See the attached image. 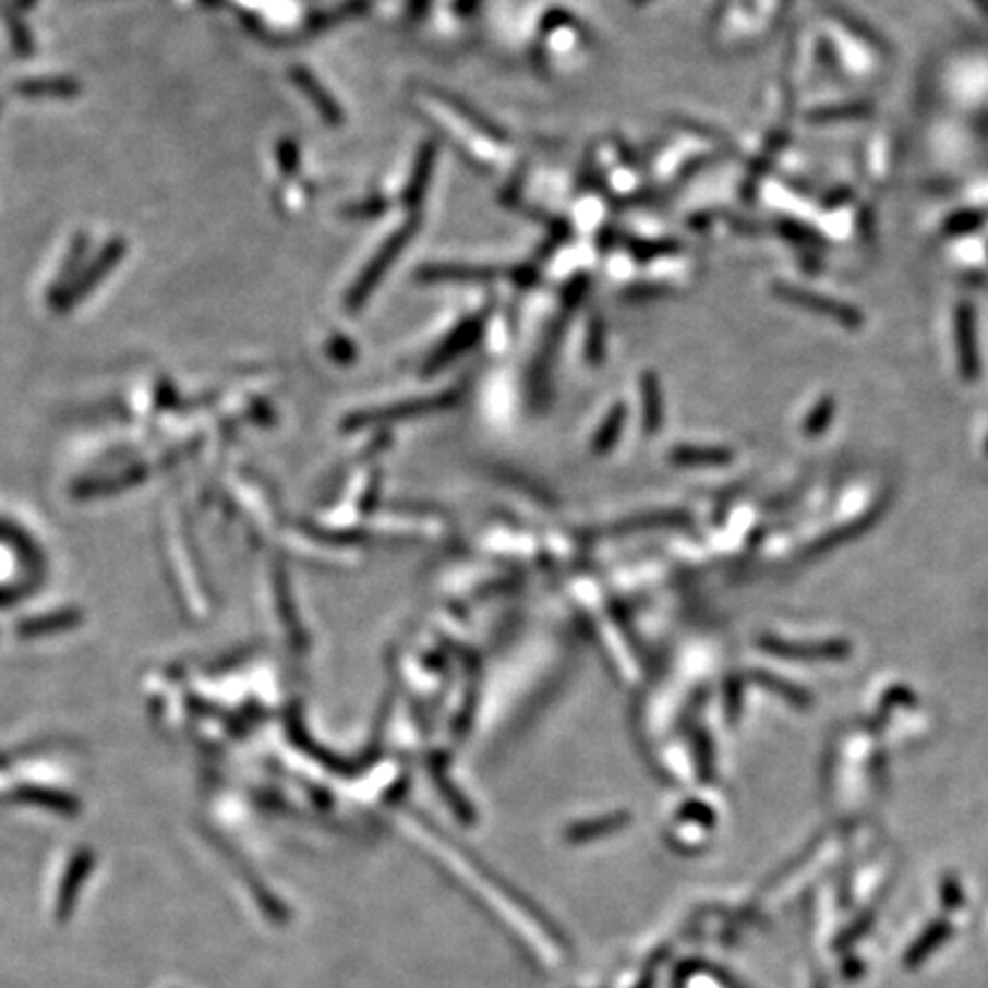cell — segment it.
I'll return each mask as SVG.
<instances>
[{
  "label": "cell",
  "mask_w": 988,
  "mask_h": 988,
  "mask_svg": "<svg viewBox=\"0 0 988 988\" xmlns=\"http://www.w3.org/2000/svg\"><path fill=\"white\" fill-rule=\"evenodd\" d=\"M586 287H588L586 277H577V279L570 281V287H566V296H563V300H566L568 308H575V304L583 298Z\"/></svg>",
  "instance_id": "10"
},
{
  "label": "cell",
  "mask_w": 988,
  "mask_h": 988,
  "mask_svg": "<svg viewBox=\"0 0 988 988\" xmlns=\"http://www.w3.org/2000/svg\"><path fill=\"white\" fill-rule=\"evenodd\" d=\"M497 277V270L494 268H481V266H456V264H433V266H423L417 273V279L421 281H485Z\"/></svg>",
  "instance_id": "3"
},
{
  "label": "cell",
  "mask_w": 988,
  "mask_h": 988,
  "mask_svg": "<svg viewBox=\"0 0 988 988\" xmlns=\"http://www.w3.org/2000/svg\"><path fill=\"white\" fill-rule=\"evenodd\" d=\"M481 325H483L481 318H479V321L474 318V321L465 323V325L458 329V333H456L449 341H446V346L442 348V352L437 356V362L444 360V358L456 356V352H460L462 348H467L474 339H479V335H481Z\"/></svg>",
  "instance_id": "7"
},
{
  "label": "cell",
  "mask_w": 988,
  "mask_h": 988,
  "mask_svg": "<svg viewBox=\"0 0 988 988\" xmlns=\"http://www.w3.org/2000/svg\"><path fill=\"white\" fill-rule=\"evenodd\" d=\"M279 156H281V168H285L287 172H291V170L296 172V162H298L296 145H281Z\"/></svg>",
  "instance_id": "11"
},
{
  "label": "cell",
  "mask_w": 988,
  "mask_h": 988,
  "mask_svg": "<svg viewBox=\"0 0 988 988\" xmlns=\"http://www.w3.org/2000/svg\"><path fill=\"white\" fill-rule=\"evenodd\" d=\"M756 675V682L760 687L773 691V694H779L783 700H787L790 704H794V708H810L812 704V696L808 691H804L802 687H796L792 685V682H785L781 679L779 675H773V673H764V671H756L752 673Z\"/></svg>",
  "instance_id": "6"
},
{
  "label": "cell",
  "mask_w": 988,
  "mask_h": 988,
  "mask_svg": "<svg viewBox=\"0 0 988 988\" xmlns=\"http://www.w3.org/2000/svg\"><path fill=\"white\" fill-rule=\"evenodd\" d=\"M383 208H385L383 202H369V204H364V206H360V208H358V206L348 208L346 214H348V216H364V214H366V216H375V214H381Z\"/></svg>",
  "instance_id": "12"
},
{
  "label": "cell",
  "mask_w": 988,
  "mask_h": 988,
  "mask_svg": "<svg viewBox=\"0 0 988 988\" xmlns=\"http://www.w3.org/2000/svg\"><path fill=\"white\" fill-rule=\"evenodd\" d=\"M673 248H675L673 243H634L631 252L637 254V258H652V256L668 252Z\"/></svg>",
  "instance_id": "9"
},
{
  "label": "cell",
  "mask_w": 988,
  "mask_h": 988,
  "mask_svg": "<svg viewBox=\"0 0 988 988\" xmlns=\"http://www.w3.org/2000/svg\"><path fill=\"white\" fill-rule=\"evenodd\" d=\"M831 417H833V403L831 401H821V406L810 414V419L806 421V435L810 437H817L821 435L823 431L829 429V423H831Z\"/></svg>",
  "instance_id": "8"
},
{
  "label": "cell",
  "mask_w": 988,
  "mask_h": 988,
  "mask_svg": "<svg viewBox=\"0 0 988 988\" xmlns=\"http://www.w3.org/2000/svg\"><path fill=\"white\" fill-rule=\"evenodd\" d=\"M291 79L300 85V89L308 94L310 101L318 108V112L325 117L327 122H333V124H339L341 122V108L337 106V101L329 97V94L321 87V83L310 74V72H304V69H293L291 72Z\"/></svg>",
  "instance_id": "5"
},
{
  "label": "cell",
  "mask_w": 988,
  "mask_h": 988,
  "mask_svg": "<svg viewBox=\"0 0 988 988\" xmlns=\"http://www.w3.org/2000/svg\"><path fill=\"white\" fill-rule=\"evenodd\" d=\"M414 231H417V222L412 220L410 225L401 227L396 233H391V237L387 239V243L375 252V256L369 262V266L360 273V277L356 279V285L350 287L348 296H346V308L350 312H358L362 304L371 298V293L375 291V287L381 285V279L387 275V270L394 266L396 262V256L401 254V250L410 243V239L414 237Z\"/></svg>",
  "instance_id": "1"
},
{
  "label": "cell",
  "mask_w": 988,
  "mask_h": 988,
  "mask_svg": "<svg viewBox=\"0 0 988 988\" xmlns=\"http://www.w3.org/2000/svg\"><path fill=\"white\" fill-rule=\"evenodd\" d=\"M760 648L775 656L790 659V662H844V659L852 654V646L842 639L821 643H794L764 637L760 639Z\"/></svg>",
  "instance_id": "2"
},
{
  "label": "cell",
  "mask_w": 988,
  "mask_h": 988,
  "mask_svg": "<svg viewBox=\"0 0 988 988\" xmlns=\"http://www.w3.org/2000/svg\"><path fill=\"white\" fill-rule=\"evenodd\" d=\"M435 145L433 143H426L419 154H417V160H414V168H412V174H410V183L406 188V193H403V202L408 206H419L421 200H423V193H426V188H429V181H431V174H433V162H435Z\"/></svg>",
  "instance_id": "4"
}]
</instances>
